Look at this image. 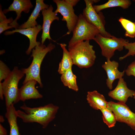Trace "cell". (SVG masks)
Masks as SVG:
<instances>
[{"instance_id": "6da1fadb", "label": "cell", "mask_w": 135, "mask_h": 135, "mask_svg": "<svg viewBox=\"0 0 135 135\" xmlns=\"http://www.w3.org/2000/svg\"><path fill=\"white\" fill-rule=\"evenodd\" d=\"M20 108L24 111L17 110L18 117L25 123H37L46 128L55 118L58 109V106L52 104L44 106L31 108L24 104Z\"/></svg>"}, {"instance_id": "7a4b0ae2", "label": "cell", "mask_w": 135, "mask_h": 135, "mask_svg": "<svg viewBox=\"0 0 135 135\" xmlns=\"http://www.w3.org/2000/svg\"><path fill=\"white\" fill-rule=\"evenodd\" d=\"M55 47V45L52 43L49 44L47 46L40 43L32 49L31 56L33 57L31 64L28 68H22V70L26 75L23 84L29 80H34L38 83L40 88L43 87L40 76L41 64L46 54Z\"/></svg>"}, {"instance_id": "3957f363", "label": "cell", "mask_w": 135, "mask_h": 135, "mask_svg": "<svg viewBox=\"0 0 135 135\" xmlns=\"http://www.w3.org/2000/svg\"><path fill=\"white\" fill-rule=\"evenodd\" d=\"M93 48L90 43V40L80 42L68 47L74 64L80 68L92 66L96 58Z\"/></svg>"}, {"instance_id": "277c9868", "label": "cell", "mask_w": 135, "mask_h": 135, "mask_svg": "<svg viewBox=\"0 0 135 135\" xmlns=\"http://www.w3.org/2000/svg\"><path fill=\"white\" fill-rule=\"evenodd\" d=\"M24 74L15 66L8 76L2 83L6 107L14 104L20 100L18 84Z\"/></svg>"}, {"instance_id": "5b68a950", "label": "cell", "mask_w": 135, "mask_h": 135, "mask_svg": "<svg viewBox=\"0 0 135 135\" xmlns=\"http://www.w3.org/2000/svg\"><path fill=\"white\" fill-rule=\"evenodd\" d=\"M72 33V36L68 42V47L80 42L94 40L100 34L98 29L88 22L82 14L78 16V22Z\"/></svg>"}, {"instance_id": "8992f818", "label": "cell", "mask_w": 135, "mask_h": 135, "mask_svg": "<svg viewBox=\"0 0 135 135\" xmlns=\"http://www.w3.org/2000/svg\"><path fill=\"white\" fill-rule=\"evenodd\" d=\"M84 1L86 6L83 10L82 14L85 19L88 23L97 28L102 36L109 38H112V36L105 30V21L102 13L101 12H97L93 7V4L100 0H84Z\"/></svg>"}, {"instance_id": "52a82bcc", "label": "cell", "mask_w": 135, "mask_h": 135, "mask_svg": "<svg viewBox=\"0 0 135 135\" xmlns=\"http://www.w3.org/2000/svg\"><path fill=\"white\" fill-rule=\"evenodd\" d=\"M100 46L102 56L110 59L114 55L116 50L120 51L128 40L122 38H118L112 36L109 38L104 37L100 34L94 40Z\"/></svg>"}, {"instance_id": "ba28073f", "label": "cell", "mask_w": 135, "mask_h": 135, "mask_svg": "<svg viewBox=\"0 0 135 135\" xmlns=\"http://www.w3.org/2000/svg\"><path fill=\"white\" fill-rule=\"evenodd\" d=\"M108 107L114 114L116 121L125 123L135 130V113L125 103L110 101Z\"/></svg>"}, {"instance_id": "9c48e42d", "label": "cell", "mask_w": 135, "mask_h": 135, "mask_svg": "<svg viewBox=\"0 0 135 135\" xmlns=\"http://www.w3.org/2000/svg\"><path fill=\"white\" fill-rule=\"evenodd\" d=\"M56 4L57 8L54 12L56 14L60 13L63 16L62 20L66 21L68 30L66 34H70L72 32L78 19V16L74 12L73 6L67 3L65 0H54Z\"/></svg>"}, {"instance_id": "30bf717a", "label": "cell", "mask_w": 135, "mask_h": 135, "mask_svg": "<svg viewBox=\"0 0 135 135\" xmlns=\"http://www.w3.org/2000/svg\"><path fill=\"white\" fill-rule=\"evenodd\" d=\"M135 95V91L128 88L122 78L119 80L115 88L108 93V96L113 99L125 104L129 97L132 98Z\"/></svg>"}, {"instance_id": "8fae6325", "label": "cell", "mask_w": 135, "mask_h": 135, "mask_svg": "<svg viewBox=\"0 0 135 135\" xmlns=\"http://www.w3.org/2000/svg\"><path fill=\"white\" fill-rule=\"evenodd\" d=\"M33 6V5L30 0H14L8 8L4 10L3 11L5 14L10 11L16 12V17L9 25L15 29L18 28L19 26L17 21L20 17L22 12H24L26 13H28Z\"/></svg>"}, {"instance_id": "7c38bea8", "label": "cell", "mask_w": 135, "mask_h": 135, "mask_svg": "<svg viewBox=\"0 0 135 135\" xmlns=\"http://www.w3.org/2000/svg\"><path fill=\"white\" fill-rule=\"evenodd\" d=\"M42 29V26L38 24L33 27L24 29L16 28L12 31H6L4 32V34L6 35H8L17 32L28 37L29 40L30 44L26 52L27 54L28 55L30 54L32 49L40 43L39 42H37L36 39L38 34Z\"/></svg>"}, {"instance_id": "4fadbf2b", "label": "cell", "mask_w": 135, "mask_h": 135, "mask_svg": "<svg viewBox=\"0 0 135 135\" xmlns=\"http://www.w3.org/2000/svg\"><path fill=\"white\" fill-rule=\"evenodd\" d=\"M53 8L51 5L49 7L41 11L43 16V23L42 26V33L41 43L43 44L46 39L52 40L50 35V29L52 22L55 20H59V18L53 12Z\"/></svg>"}, {"instance_id": "5bb4252c", "label": "cell", "mask_w": 135, "mask_h": 135, "mask_svg": "<svg viewBox=\"0 0 135 135\" xmlns=\"http://www.w3.org/2000/svg\"><path fill=\"white\" fill-rule=\"evenodd\" d=\"M118 62L114 60L111 61L109 59H107V61L102 65L106 73L107 78L106 80V84L110 90L112 88V84L114 81L122 78L124 75L125 70L122 72L120 71L118 69Z\"/></svg>"}, {"instance_id": "9a60e30c", "label": "cell", "mask_w": 135, "mask_h": 135, "mask_svg": "<svg viewBox=\"0 0 135 135\" xmlns=\"http://www.w3.org/2000/svg\"><path fill=\"white\" fill-rule=\"evenodd\" d=\"M37 82L35 80H29L19 89L20 100L24 102L30 99L42 98V95L36 89L35 86Z\"/></svg>"}, {"instance_id": "2e32d148", "label": "cell", "mask_w": 135, "mask_h": 135, "mask_svg": "<svg viewBox=\"0 0 135 135\" xmlns=\"http://www.w3.org/2000/svg\"><path fill=\"white\" fill-rule=\"evenodd\" d=\"M36 6L28 20L19 26L18 29H26L33 27L38 25L36 20L40 15V11L47 8L49 6L45 4L43 0H36Z\"/></svg>"}, {"instance_id": "e0dca14e", "label": "cell", "mask_w": 135, "mask_h": 135, "mask_svg": "<svg viewBox=\"0 0 135 135\" xmlns=\"http://www.w3.org/2000/svg\"><path fill=\"white\" fill-rule=\"evenodd\" d=\"M86 100L90 106L95 110H100L108 107V102L105 97L96 90L88 92Z\"/></svg>"}, {"instance_id": "ac0fdd59", "label": "cell", "mask_w": 135, "mask_h": 135, "mask_svg": "<svg viewBox=\"0 0 135 135\" xmlns=\"http://www.w3.org/2000/svg\"><path fill=\"white\" fill-rule=\"evenodd\" d=\"M5 116L7 119L10 128V135H20L17 122L18 117L14 104H12L6 107Z\"/></svg>"}, {"instance_id": "d6986e66", "label": "cell", "mask_w": 135, "mask_h": 135, "mask_svg": "<svg viewBox=\"0 0 135 135\" xmlns=\"http://www.w3.org/2000/svg\"><path fill=\"white\" fill-rule=\"evenodd\" d=\"M60 44L63 50V55L59 64L58 72L59 74H62L72 68L74 64L70 53L66 48V44L64 43H60Z\"/></svg>"}, {"instance_id": "ffe728a7", "label": "cell", "mask_w": 135, "mask_h": 135, "mask_svg": "<svg viewBox=\"0 0 135 135\" xmlns=\"http://www.w3.org/2000/svg\"><path fill=\"white\" fill-rule=\"evenodd\" d=\"M129 0H109L105 4L99 5H93V8L97 12L107 8L120 6L124 9L128 8L131 4Z\"/></svg>"}, {"instance_id": "44dd1931", "label": "cell", "mask_w": 135, "mask_h": 135, "mask_svg": "<svg viewBox=\"0 0 135 135\" xmlns=\"http://www.w3.org/2000/svg\"><path fill=\"white\" fill-rule=\"evenodd\" d=\"M61 80L64 86L77 92L78 88L76 81V76L70 69L61 74Z\"/></svg>"}, {"instance_id": "7402d4cb", "label": "cell", "mask_w": 135, "mask_h": 135, "mask_svg": "<svg viewBox=\"0 0 135 135\" xmlns=\"http://www.w3.org/2000/svg\"><path fill=\"white\" fill-rule=\"evenodd\" d=\"M118 21L126 30L124 36L132 38H134L135 37V22H133L122 17H120Z\"/></svg>"}, {"instance_id": "603a6c76", "label": "cell", "mask_w": 135, "mask_h": 135, "mask_svg": "<svg viewBox=\"0 0 135 135\" xmlns=\"http://www.w3.org/2000/svg\"><path fill=\"white\" fill-rule=\"evenodd\" d=\"M102 114V118L104 122L109 128L114 126L116 120L112 112L107 107L100 110Z\"/></svg>"}, {"instance_id": "cb8c5ba5", "label": "cell", "mask_w": 135, "mask_h": 135, "mask_svg": "<svg viewBox=\"0 0 135 135\" xmlns=\"http://www.w3.org/2000/svg\"><path fill=\"white\" fill-rule=\"evenodd\" d=\"M13 20L12 17L8 19L6 18L3 11L2 10L1 7L0 9V34L4 31L13 27L9 24L12 22Z\"/></svg>"}, {"instance_id": "d4e9b609", "label": "cell", "mask_w": 135, "mask_h": 135, "mask_svg": "<svg viewBox=\"0 0 135 135\" xmlns=\"http://www.w3.org/2000/svg\"><path fill=\"white\" fill-rule=\"evenodd\" d=\"M12 71L2 60H0V82L5 80L9 76Z\"/></svg>"}, {"instance_id": "484cf974", "label": "cell", "mask_w": 135, "mask_h": 135, "mask_svg": "<svg viewBox=\"0 0 135 135\" xmlns=\"http://www.w3.org/2000/svg\"><path fill=\"white\" fill-rule=\"evenodd\" d=\"M125 48L128 50V52L124 56L120 57L119 60H122L127 57L134 56L135 55V42H129L124 46Z\"/></svg>"}, {"instance_id": "4316f807", "label": "cell", "mask_w": 135, "mask_h": 135, "mask_svg": "<svg viewBox=\"0 0 135 135\" xmlns=\"http://www.w3.org/2000/svg\"><path fill=\"white\" fill-rule=\"evenodd\" d=\"M125 72L127 76H132L135 77V60L128 66Z\"/></svg>"}, {"instance_id": "83f0119b", "label": "cell", "mask_w": 135, "mask_h": 135, "mask_svg": "<svg viewBox=\"0 0 135 135\" xmlns=\"http://www.w3.org/2000/svg\"><path fill=\"white\" fill-rule=\"evenodd\" d=\"M68 4L72 6H75L79 1V0H65Z\"/></svg>"}, {"instance_id": "f1b7e54d", "label": "cell", "mask_w": 135, "mask_h": 135, "mask_svg": "<svg viewBox=\"0 0 135 135\" xmlns=\"http://www.w3.org/2000/svg\"><path fill=\"white\" fill-rule=\"evenodd\" d=\"M7 132L6 129L0 124V135H7Z\"/></svg>"}, {"instance_id": "f546056e", "label": "cell", "mask_w": 135, "mask_h": 135, "mask_svg": "<svg viewBox=\"0 0 135 135\" xmlns=\"http://www.w3.org/2000/svg\"><path fill=\"white\" fill-rule=\"evenodd\" d=\"M4 92L3 90L2 83L0 82V98L2 100L4 98Z\"/></svg>"}, {"instance_id": "4dcf8cb0", "label": "cell", "mask_w": 135, "mask_h": 135, "mask_svg": "<svg viewBox=\"0 0 135 135\" xmlns=\"http://www.w3.org/2000/svg\"><path fill=\"white\" fill-rule=\"evenodd\" d=\"M4 117L2 116H0V122L1 123H2L4 122Z\"/></svg>"}, {"instance_id": "1f68e13d", "label": "cell", "mask_w": 135, "mask_h": 135, "mask_svg": "<svg viewBox=\"0 0 135 135\" xmlns=\"http://www.w3.org/2000/svg\"><path fill=\"white\" fill-rule=\"evenodd\" d=\"M135 99V95L133 97Z\"/></svg>"}, {"instance_id": "d6a6232c", "label": "cell", "mask_w": 135, "mask_h": 135, "mask_svg": "<svg viewBox=\"0 0 135 135\" xmlns=\"http://www.w3.org/2000/svg\"><path fill=\"white\" fill-rule=\"evenodd\" d=\"M133 1L135 2V0H133Z\"/></svg>"}]
</instances>
